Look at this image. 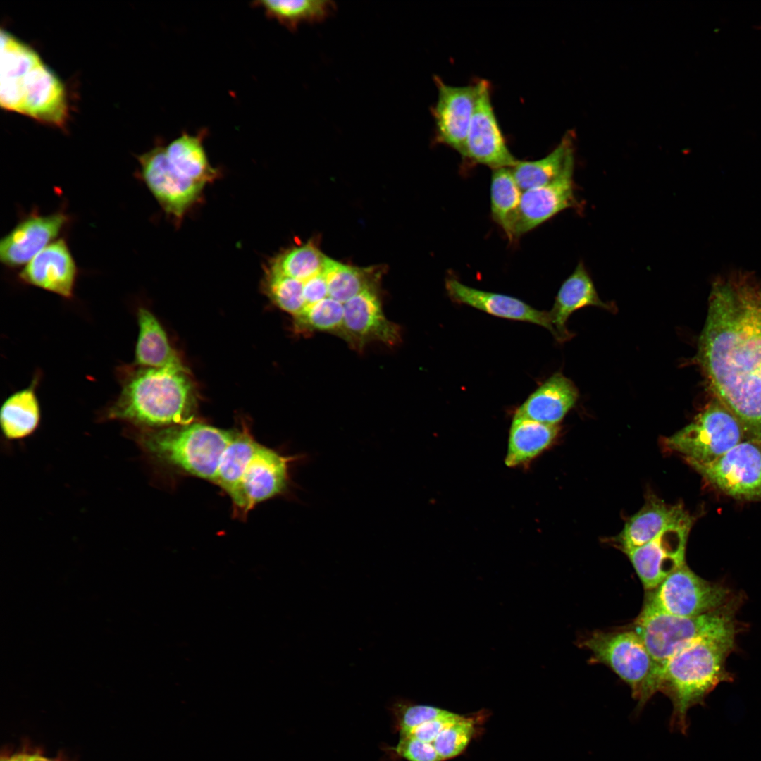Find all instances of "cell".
Returning <instances> with one entry per match:
<instances>
[{
    "instance_id": "1",
    "label": "cell",
    "mask_w": 761,
    "mask_h": 761,
    "mask_svg": "<svg viewBox=\"0 0 761 761\" xmlns=\"http://www.w3.org/2000/svg\"><path fill=\"white\" fill-rule=\"evenodd\" d=\"M695 361L746 439L761 443V279L753 272L714 277Z\"/></svg>"
},
{
    "instance_id": "2",
    "label": "cell",
    "mask_w": 761,
    "mask_h": 761,
    "mask_svg": "<svg viewBox=\"0 0 761 761\" xmlns=\"http://www.w3.org/2000/svg\"><path fill=\"white\" fill-rule=\"evenodd\" d=\"M139 440L159 462L218 486L240 518L285 492L290 465L300 459L261 445L245 427L225 430L193 421L143 430Z\"/></svg>"
},
{
    "instance_id": "3",
    "label": "cell",
    "mask_w": 761,
    "mask_h": 761,
    "mask_svg": "<svg viewBox=\"0 0 761 761\" xmlns=\"http://www.w3.org/2000/svg\"><path fill=\"white\" fill-rule=\"evenodd\" d=\"M120 391L104 412L143 429L193 422L197 407L194 385L185 366L142 367L134 364L117 369Z\"/></svg>"
},
{
    "instance_id": "4",
    "label": "cell",
    "mask_w": 761,
    "mask_h": 761,
    "mask_svg": "<svg viewBox=\"0 0 761 761\" xmlns=\"http://www.w3.org/2000/svg\"><path fill=\"white\" fill-rule=\"evenodd\" d=\"M740 630L703 638L673 655L666 663L657 681V692L667 695L673 709L669 721L672 731L686 734L689 726L688 710L704 705L707 695L734 675L726 669L729 655L736 648Z\"/></svg>"
},
{
    "instance_id": "5",
    "label": "cell",
    "mask_w": 761,
    "mask_h": 761,
    "mask_svg": "<svg viewBox=\"0 0 761 761\" xmlns=\"http://www.w3.org/2000/svg\"><path fill=\"white\" fill-rule=\"evenodd\" d=\"M743 600L741 595H734L724 606L694 617L674 616L642 607L631 628L640 636L652 660L655 693L662 670L676 653L703 638L742 630L736 613Z\"/></svg>"
},
{
    "instance_id": "6",
    "label": "cell",
    "mask_w": 761,
    "mask_h": 761,
    "mask_svg": "<svg viewBox=\"0 0 761 761\" xmlns=\"http://www.w3.org/2000/svg\"><path fill=\"white\" fill-rule=\"evenodd\" d=\"M592 654L593 663L608 667L631 688L638 710L655 694L653 663L643 641L631 627L628 629L595 631L579 642Z\"/></svg>"
},
{
    "instance_id": "7",
    "label": "cell",
    "mask_w": 761,
    "mask_h": 761,
    "mask_svg": "<svg viewBox=\"0 0 761 761\" xmlns=\"http://www.w3.org/2000/svg\"><path fill=\"white\" fill-rule=\"evenodd\" d=\"M745 440L738 420L713 397L688 425L668 438L666 443L691 465L710 462Z\"/></svg>"
},
{
    "instance_id": "8",
    "label": "cell",
    "mask_w": 761,
    "mask_h": 761,
    "mask_svg": "<svg viewBox=\"0 0 761 761\" xmlns=\"http://www.w3.org/2000/svg\"><path fill=\"white\" fill-rule=\"evenodd\" d=\"M734 595L726 585L701 578L685 563L655 589L646 591L642 607L674 616L694 617L724 606Z\"/></svg>"
},
{
    "instance_id": "9",
    "label": "cell",
    "mask_w": 761,
    "mask_h": 761,
    "mask_svg": "<svg viewBox=\"0 0 761 761\" xmlns=\"http://www.w3.org/2000/svg\"><path fill=\"white\" fill-rule=\"evenodd\" d=\"M691 466L726 495L761 502V443L745 440L710 462Z\"/></svg>"
},
{
    "instance_id": "10",
    "label": "cell",
    "mask_w": 761,
    "mask_h": 761,
    "mask_svg": "<svg viewBox=\"0 0 761 761\" xmlns=\"http://www.w3.org/2000/svg\"><path fill=\"white\" fill-rule=\"evenodd\" d=\"M692 525L689 514L649 543L624 552L646 591L655 589L686 563V547Z\"/></svg>"
},
{
    "instance_id": "11",
    "label": "cell",
    "mask_w": 761,
    "mask_h": 761,
    "mask_svg": "<svg viewBox=\"0 0 761 761\" xmlns=\"http://www.w3.org/2000/svg\"><path fill=\"white\" fill-rule=\"evenodd\" d=\"M476 84V103L462 157L493 170L512 168L519 160L509 151L497 122L491 101L490 82L481 79Z\"/></svg>"
},
{
    "instance_id": "12",
    "label": "cell",
    "mask_w": 761,
    "mask_h": 761,
    "mask_svg": "<svg viewBox=\"0 0 761 761\" xmlns=\"http://www.w3.org/2000/svg\"><path fill=\"white\" fill-rule=\"evenodd\" d=\"M138 160L147 186L163 209L176 219L201 199L206 185L179 175L170 165L166 147L158 145Z\"/></svg>"
},
{
    "instance_id": "13",
    "label": "cell",
    "mask_w": 761,
    "mask_h": 761,
    "mask_svg": "<svg viewBox=\"0 0 761 761\" xmlns=\"http://www.w3.org/2000/svg\"><path fill=\"white\" fill-rule=\"evenodd\" d=\"M343 307L340 337L355 349L361 350L372 342L389 346L400 342V328L385 316L377 287L361 292L345 302Z\"/></svg>"
},
{
    "instance_id": "14",
    "label": "cell",
    "mask_w": 761,
    "mask_h": 761,
    "mask_svg": "<svg viewBox=\"0 0 761 761\" xmlns=\"http://www.w3.org/2000/svg\"><path fill=\"white\" fill-rule=\"evenodd\" d=\"M438 99L431 109L435 139L462 156L469 125L474 112L478 87L473 85L453 86L434 76Z\"/></svg>"
},
{
    "instance_id": "15",
    "label": "cell",
    "mask_w": 761,
    "mask_h": 761,
    "mask_svg": "<svg viewBox=\"0 0 761 761\" xmlns=\"http://www.w3.org/2000/svg\"><path fill=\"white\" fill-rule=\"evenodd\" d=\"M574 154L559 175L549 183L523 192L514 227V238L532 230L559 212L576 207Z\"/></svg>"
},
{
    "instance_id": "16",
    "label": "cell",
    "mask_w": 761,
    "mask_h": 761,
    "mask_svg": "<svg viewBox=\"0 0 761 761\" xmlns=\"http://www.w3.org/2000/svg\"><path fill=\"white\" fill-rule=\"evenodd\" d=\"M21 99L20 113L57 127L66 123L68 106L64 85L43 61L25 78Z\"/></svg>"
},
{
    "instance_id": "17",
    "label": "cell",
    "mask_w": 761,
    "mask_h": 761,
    "mask_svg": "<svg viewBox=\"0 0 761 761\" xmlns=\"http://www.w3.org/2000/svg\"><path fill=\"white\" fill-rule=\"evenodd\" d=\"M445 290L453 302L474 307L496 317L541 326L557 340V333L549 311H539L512 296L471 287L454 277L446 278Z\"/></svg>"
},
{
    "instance_id": "18",
    "label": "cell",
    "mask_w": 761,
    "mask_h": 761,
    "mask_svg": "<svg viewBox=\"0 0 761 761\" xmlns=\"http://www.w3.org/2000/svg\"><path fill=\"white\" fill-rule=\"evenodd\" d=\"M68 221L61 213L32 215L21 221L0 242V259L8 266L28 263L60 233Z\"/></svg>"
},
{
    "instance_id": "19",
    "label": "cell",
    "mask_w": 761,
    "mask_h": 761,
    "mask_svg": "<svg viewBox=\"0 0 761 761\" xmlns=\"http://www.w3.org/2000/svg\"><path fill=\"white\" fill-rule=\"evenodd\" d=\"M76 276L75 261L63 239L47 245L19 274L22 282L66 299L73 297Z\"/></svg>"
},
{
    "instance_id": "20",
    "label": "cell",
    "mask_w": 761,
    "mask_h": 761,
    "mask_svg": "<svg viewBox=\"0 0 761 761\" xmlns=\"http://www.w3.org/2000/svg\"><path fill=\"white\" fill-rule=\"evenodd\" d=\"M42 61L30 46L1 30L0 104L3 109L20 113L23 83Z\"/></svg>"
},
{
    "instance_id": "21",
    "label": "cell",
    "mask_w": 761,
    "mask_h": 761,
    "mask_svg": "<svg viewBox=\"0 0 761 761\" xmlns=\"http://www.w3.org/2000/svg\"><path fill=\"white\" fill-rule=\"evenodd\" d=\"M579 393L574 383L556 373L540 385L516 410L514 417L558 425L574 406Z\"/></svg>"
},
{
    "instance_id": "22",
    "label": "cell",
    "mask_w": 761,
    "mask_h": 761,
    "mask_svg": "<svg viewBox=\"0 0 761 761\" xmlns=\"http://www.w3.org/2000/svg\"><path fill=\"white\" fill-rule=\"evenodd\" d=\"M688 515L682 505H670L650 495L643 507L626 521L616 542L623 552L639 547Z\"/></svg>"
},
{
    "instance_id": "23",
    "label": "cell",
    "mask_w": 761,
    "mask_h": 761,
    "mask_svg": "<svg viewBox=\"0 0 761 761\" xmlns=\"http://www.w3.org/2000/svg\"><path fill=\"white\" fill-rule=\"evenodd\" d=\"M587 306L615 311L613 304L601 300L584 264L579 261L572 273L562 284L554 305L549 311L557 341L562 342L571 338V333L567 329V321L574 311Z\"/></svg>"
},
{
    "instance_id": "24",
    "label": "cell",
    "mask_w": 761,
    "mask_h": 761,
    "mask_svg": "<svg viewBox=\"0 0 761 761\" xmlns=\"http://www.w3.org/2000/svg\"><path fill=\"white\" fill-rule=\"evenodd\" d=\"M138 335L132 364L142 367L185 366L172 347L167 334L155 315L140 307L137 311Z\"/></svg>"
},
{
    "instance_id": "25",
    "label": "cell",
    "mask_w": 761,
    "mask_h": 761,
    "mask_svg": "<svg viewBox=\"0 0 761 761\" xmlns=\"http://www.w3.org/2000/svg\"><path fill=\"white\" fill-rule=\"evenodd\" d=\"M207 130L195 135L184 131L166 147L172 168L180 176L206 185L218 178L220 172L210 164L203 142Z\"/></svg>"
},
{
    "instance_id": "26",
    "label": "cell",
    "mask_w": 761,
    "mask_h": 761,
    "mask_svg": "<svg viewBox=\"0 0 761 761\" xmlns=\"http://www.w3.org/2000/svg\"><path fill=\"white\" fill-rule=\"evenodd\" d=\"M558 431V425L514 416L509 433L505 465L514 468L528 464L553 443Z\"/></svg>"
},
{
    "instance_id": "27",
    "label": "cell",
    "mask_w": 761,
    "mask_h": 761,
    "mask_svg": "<svg viewBox=\"0 0 761 761\" xmlns=\"http://www.w3.org/2000/svg\"><path fill=\"white\" fill-rule=\"evenodd\" d=\"M39 378L36 375L29 386L9 395L1 404L0 424L7 439L24 438L38 427L41 411L36 388Z\"/></svg>"
},
{
    "instance_id": "28",
    "label": "cell",
    "mask_w": 761,
    "mask_h": 761,
    "mask_svg": "<svg viewBox=\"0 0 761 761\" xmlns=\"http://www.w3.org/2000/svg\"><path fill=\"white\" fill-rule=\"evenodd\" d=\"M573 135L567 132L558 145L545 157L534 161L519 160L512 168L522 192L545 185L559 175L569 157L574 154Z\"/></svg>"
},
{
    "instance_id": "29",
    "label": "cell",
    "mask_w": 761,
    "mask_h": 761,
    "mask_svg": "<svg viewBox=\"0 0 761 761\" xmlns=\"http://www.w3.org/2000/svg\"><path fill=\"white\" fill-rule=\"evenodd\" d=\"M252 4L292 31L302 23L323 21L336 10L335 4L330 0H261Z\"/></svg>"
},
{
    "instance_id": "30",
    "label": "cell",
    "mask_w": 761,
    "mask_h": 761,
    "mask_svg": "<svg viewBox=\"0 0 761 761\" xmlns=\"http://www.w3.org/2000/svg\"><path fill=\"white\" fill-rule=\"evenodd\" d=\"M522 193L512 168L493 170L490 184L492 218L511 240L514 239V227Z\"/></svg>"
},
{
    "instance_id": "31",
    "label": "cell",
    "mask_w": 761,
    "mask_h": 761,
    "mask_svg": "<svg viewBox=\"0 0 761 761\" xmlns=\"http://www.w3.org/2000/svg\"><path fill=\"white\" fill-rule=\"evenodd\" d=\"M328 297L344 304L361 292L377 287L378 275L373 270L359 268L326 259L323 268Z\"/></svg>"
},
{
    "instance_id": "32",
    "label": "cell",
    "mask_w": 761,
    "mask_h": 761,
    "mask_svg": "<svg viewBox=\"0 0 761 761\" xmlns=\"http://www.w3.org/2000/svg\"><path fill=\"white\" fill-rule=\"evenodd\" d=\"M326 259L318 248L308 242L279 254L266 268L304 281L323 271Z\"/></svg>"
},
{
    "instance_id": "33",
    "label": "cell",
    "mask_w": 761,
    "mask_h": 761,
    "mask_svg": "<svg viewBox=\"0 0 761 761\" xmlns=\"http://www.w3.org/2000/svg\"><path fill=\"white\" fill-rule=\"evenodd\" d=\"M343 316V304L328 297L307 307L300 315L294 318V324L302 333L325 332L340 337Z\"/></svg>"
},
{
    "instance_id": "34",
    "label": "cell",
    "mask_w": 761,
    "mask_h": 761,
    "mask_svg": "<svg viewBox=\"0 0 761 761\" xmlns=\"http://www.w3.org/2000/svg\"><path fill=\"white\" fill-rule=\"evenodd\" d=\"M264 285L266 293L273 303L293 318L304 310L303 281L266 268Z\"/></svg>"
},
{
    "instance_id": "35",
    "label": "cell",
    "mask_w": 761,
    "mask_h": 761,
    "mask_svg": "<svg viewBox=\"0 0 761 761\" xmlns=\"http://www.w3.org/2000/svg\"><path fill=\"white\" fill-rule=\"evenodd\" d=\"M475 729L474 720L464 717L440 733L433 744L442 761L459 755L472 739Z\"/></svg>"
},
{
    "instance_id": "36",
    "label": "cell",
    "mask_w": 761,
    "mask_h": 761,
    "mask_svg": "<svg viewBox=\"0 0 761 761\" xmlns=\"http://www.w3.org/2000/svg\"><path fill=\"white\" fill-rule=\"evenodd\" d=\"M392 711L395 716L400 736H404L421 724L443 715L448 710L398 700L393 703Z\"/></svg>"
},
{
    "instance_id": "37",
    "label": "cell",
    "mask_w": 761,
    "mask_h": 761,
    "mask_svg": "<svg viewBox=\"0 0 761 761\" xmlns=\"http://www.w3.org/2000/svg\"><path fill=\"white\" fill-rule=\"evenodd\" d=\"M394 751L408 761H442L433 743L412 736H400Z\"/></svg>"
},
{
    "instance_id": "38",
    "label": "cell",
    "mask_w": 761,
    "mask_h": 761,
    "mask_svg": "<svg viewBox=\"0 0 761 761\" xmlns=\"http://www.w3.org/2000/svg\"><path fill=\"white\" fill-rule=\"evenodd\" d=\"M464 716L447 711L443 715L426 722L414 728L407 734L400 736H412L421 741L433 743L445 729L455 724Z\"/></svg>"
},
{
    "instance_id": "39",
    "label": "cell",
    "mask_w": 761,
    "mask_h": 761,
    "mask_svg": "<svg viewBox=\"0 0 761 761\" xmlns=\"http://www.w3.org/2000/svg\"><path fill=\"white\" fill-rule=\"evenodd\" d=\"M303 284L306 307L328 297V284L323 270L321 273L303 281Z\"/></svg>"
},
{
    "instance_id": "40",
    "label": "cell",
    "mask_w": 761,
    "mask_h": 761,
    "mask_svg": "<svg viewBox=\"0 0 761 761\" xmlns=\"http://www.w3.org/2000/svg\"><path fill=\"white\" fill-rule=\"evenodd\" d=\"M1 761H30V756L27 755H18L10 758H5Z\"/></svg>"
},
{
    "instance_id": "41",
    "label": "cell",
    "mask_w": 761,
    "mask_h": 761,
    "mask_svg": "<svg viewBox=\"0 0 761 761\" xmlns=\"http://www.w3.org/2000/svg\"><path fill=\"white\" fill-rule=\"evenodd\" d=\"M30 761H51L40 755H32L30 756Z\"/></svg>"
}]
</instances>
